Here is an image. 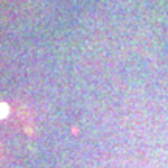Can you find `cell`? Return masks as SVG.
<instances>
[{"label": "cell", "instance_id": "6da1fadb", "mask_svg": "<svg viewBox=\"0 0 168 168\" xmlns=\"http://www.w3.org/2000/svg\"><path fill=\"white\" fill-rule=\"evenodd\" d=\"M5 114H8V109H6L5 104H0V117H3Z\"/></svg>", "mask_w": 168, "mask_h": 168}]
</instances>
